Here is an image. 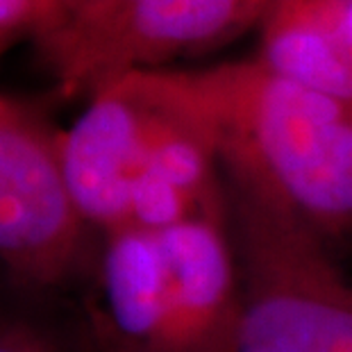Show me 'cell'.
I'll return each instance as SVG.
<instances>
[{
	"label": "cell",
	"instance_id": "6da1fadb",
	"mask_svg": "<svg viewBox=\"0 0 352 352\" xmlns=\"http://www.w3.org/2000/svg\"><path fill=\"white\" fill-rule=\"evenodd\" d=\"M62 160L82 221L102 236L228 216L219 157L166 69L96 89L62 132Z\"/></svg>",
	"mask_w": 352,
	"mask_h": 352
},
{
	"label": "cell",
	"instance_id": "7a4b0ae2",
	"mask_svg": "<svg viewBox=\"0 0 352 352\" xmlns=\"http://www.w3.org/2000/svg\"><path fill=\"white\" fill-rule=\"evenodd\" d=\"M166 73L221 173L264 186L323 236L352 228V102L284 78L259 57Z\"/></svg>",
	"mask_w": 352,
	"mask_h": 352
},
{
	"label": "cell",
	"instance_id": "3957f363",
	"mask_svg": "<svg viewBox=\"0 0 352 352\" xmlns=\"http://www.w3.org/2000/svg\"><path fill=\"white\" fill-rule=\"evenodd\" d=\"M102 334L123 352H234L241 287L228 216L104 236Z\"/></svg>",
	"mask_w": 352,
	"mask_h": 352
},
{
	"label": "cell",
	"instance_id": "277c9868",
	"mask_svg": "<svg viewBox=\"0 0 352 352\" xmlns=\"http://www.w3.org/2000/svg\"><path fill=\"white\" fill-rule=\"evenodd\" d=\"M223 182L241 287L234 352H352V284L323 234L252 179Z\"/></svg>",
	"mask_w": 352,
	"mask_h": 352
},
{
	"label": "cell",
	"instance_id": "5b68a950",
	"mask_svg": "<svg viewBox=\"0 0 352 352\" xmlns=\"http://www.w3.org/2000/svg\"><path fill=\"white\" fill-rule=\"evenodd\" d=\"M271 0H114L39 41L64 98L91 96L130 71L226 46L259 28Z\"/></svg>",
	"mask_w": 352,
	"mask_h": 352
},
{
	"label": "cell",
	"instance_id": "8992f818",
	"mask_svg": "<svg viewBox=\"0 0 352 352\" xmlns=\"http://www.w3.org/2000/svg\"><path fill=\"white\" fill-rule=\"evenodd\" d=\"M85 232L64 173L62 132L0 94V273L16 289L55 287L76 266Z\"/></svg>",
	"mask_w": 352,
	"mask_h": 352
},
{
	"label": "cell",
	"instance_id": "52a82bcc",
	"mask_svg": "<svg viewBox=\"0 0 352 352\" xmlns=\"http://www.w3.org/2000/svg\"><path fill=\"white\" fill-rule=\"evenodd\" d=\"M259 32L273 71L352 102V0H271Z\"/></svg>",
	"mask_w": 352,
	"mask_h": 352
},
{
	"label": "cell",
	"instance_id": "ba28073f",
	"mask_svg": "<svg viewBox=\"0 0 352 352\" xmlns=\"http://www.w3.org/2000/svg\"><path fill=\"white\" fill-rule=\"evenodd\" d=\"M0 352H62V348L34 323L0 309Z\"/></svg>",
	"mask_w": 352,
	"mask_h": 352
},
{
	"label": "cell",
	"instance_id": "9c48e42d",
	"mask_svg": "<svg viewBox=\"0 0 352 352\" xmlns=\"http://www.w3.org/2000/svg\"><path fill=\"white\" fill-rule=\"evenodd\" d=\"M41 12L39 0H0V52L19 34H39Z\"/></svg>",
	"mask_w": 352,
	"mask_h": 352
},
{
	"label": "cell",
	"instance_id": "30bf717a",
	"mask_svg": "<svg viewBox=\"0 0 352 352\" xmlns=\"http://www.w3.org/2000/svg\"><path fill=\"white\" fill-rule=\"evenodd\" d=\"M109 3H114V0H59L62 23H59L57 32L69 25H76V23H82V21L96 16V14L102 12Z\"/></svg>",
	"mask_w": 352,
	"mask_h": 352
},
{
	"label": "cell",
	"instance_id": "8fae6325",
	"mask_svg": "<svg viewBox=\"0 0 352 352\" xmlns=\"http://www.w3.org/2000/svg\"><path fill=\"white\" fill-rule=\"evenodd\" d=\"M39 12H41V28H39V34H36L34 39L43 41V39H48L50 34H55L59 23H62L59 0H39Z\"/></svg>",
	"mask_w": 352,
	"mask_h": 352
},
{
	"label": "cell",
	"instance_id": "7c38bea8",
	"mask_svg": "<svg viewBox=\"0 0 352 352\" xmlns=\"http://www.w3.org/2000/svg\"><path fill=\"white\" fill-rule=\"evenodd\" d=\"M107 352H123V350H116V348H107Z\"/></svg>",
	"mask_w": 352,
	"mask_h": 352
}]
</instances>
